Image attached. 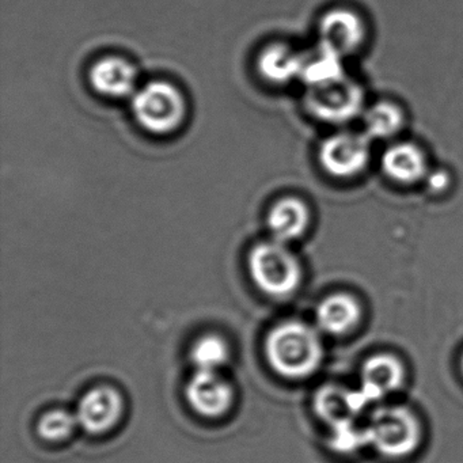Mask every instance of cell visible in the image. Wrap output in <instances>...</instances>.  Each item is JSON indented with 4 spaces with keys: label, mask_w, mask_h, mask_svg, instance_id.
<instances>
[{
    "label": "cell",
    "mask_w": 463,
    "mask_h": 463,
    "mask_svg": "<svg viewBox=\"0 0 463 463\" xmlns=\"http://www.w3.org/2000/svg\"><path fill=\"white\" fill-rule=\"evenodd\" d=\"M270 367L289 379L313 375L324 359L318 332L300 321H286L270 330L265 340Z\"/></svg>",
    "instance_id": "cell-1"
},
{
    "label": "cell",
    "mask_w": 463,
    "mask_h": 463,
    "mask_svg": "<svg viewBox=\"0 0 463 463\" xmlns=\"http://www.w3.org/2000/svg\"><path fill=\"white\" fill-rule=\"evenodd\" d=\"M249 270L256 286L273 298H287L302 283L299 260L280 241H262L249 253Z\"/></svg>",
    "instance_id": "cell-2"
},
{
    "label": "cell",
    "mask_w": 463,
    "mask_h": 463,
    "mask_svg": "<svg viewBox=\"0 0 463 463\" xmlns=\"http://www.w3.org/2000/svg\"><path fill=\"white\" fill-rule=\"evenodd\" d=\"M132 112L137 123L151 134L169 135L185 123L188 105L177 86L154 80L132 96Z\"/></svg>",
    "instance_id": "cell-3"
},
{
    "label": "cell",
    "mask_w": 463,
    "mask_h": 463,
    "mask_svg": "<svg viewBox=\"0 0 463 463\" xmlns=\"http://www.w3.org/2000/svg\"><path fill=\"white\" fill-rule=\"evenodd\" d=\"M421 436L419 420L403 406L379 409L365 430L367 443L389 458L408 457L421 443Z\"/></svg>",
    "instance_id": "cell-4"
},
{
    "label": "cell",
    "mask_w": 463,
    "mask_h": 463,
    "mask_svg": "<svg viewBox=\"0 0 463 463\" xmlns=\"http://www.w3.org/2000/svg\"><path fill=\"white\" fill-rule=\"evenodd\" d=\"M364 94L354 80H343L314 86L307 94V107L314 116L330 124H344L362 112Z\"/></svg>",
    "instance_id": "cell-5"
},
{
    "label": "cell",
    "mask_w": 463,
    "mask_h": 463,
    "mask_svg": "<svg viewBox=\"0 0 463 463\" xmlns=\"http://www.w3.org/2000/svg\"><path fill=\"white\" fill-rule=\"evenodd\" d=\"M370 159L367 135L341 132L325 140L319 150L322 166L335 177L348 178L359 175Z\"/></svg>",
    "instance_id": "cell-6"
},
{
    "label": "cell",
    "mask_w": 463,
    "mask_h": 463,
    "mask_svg": "<svg viewBox=\"0 0 463 463\" xmlns=\"http://www.w3.org/2000/svg\"><path fill=\"white\" fill-rule=\"evenodd\" d=\"M186 400L197 413L215 419L232 408L234 390L218 371L197 370L186 384Z\"/></svg>",
    "instance_id": "cell-7"
},
{
    "label": "cell",
    "mask_w": 463,
    "mask_h": 463,
    "mask_svg": "<svg viewBox=\"0 0 463 463\" xmlns=\"http://www.w3.org/2000/svg\"><path fill=\"white\" fill-rule=\"evenodd\" d=\"M124 400L118 390L99 386L86 392L78 405L77 419L80 427L93 435L113 430L120 421Z\"/></svg>",
    "instance_id": "cell-8"
},
{
    "label": "cell",
    "mask_w": 463,
    "mask_h": 463,
    "mask_svg": "<svg viewBox=\"0 0 463 463\" xmlns=\"http://www.w3.org/2000/svg\"><path fill=\"white\" fill-rule=\"evenodd\" d=\"M91 86L102 96L124 99L137 93V71L134 64L120 56H107L91 66Z\"/></svg>",
    "instance_id": "cell-9"
},
{
    "label": "cell",
    "mask_w": 463,
    "mask_h": 463,
    "mask_svg": "<svg viewBox=\"0 0 463 463\" xmlns=\"http://www.w3.org/2000/svg\"><path fill=\"white\" fill-rule=\"evenodd\" d=\"M321 45L329 48L341 58L354 52L364 40L362 20L349 10H332L322 18L319 25Z\"/></svg>",
    "instance_id": "cell-10"
},
{
    "label": "cell",
    "mask_w": 463,
    "mask_h": 463,
    "mask_svg": "<svg viewBox=\"0 0 463 463\" xmlns=\"http://www.w3.org/2000/svg\"><path fill=\"white\" fill-rule=\"evenodd\" d=\"M403 378V365L397 357L387 354H375L363 365L360 392L365 402L371 403L400 389Z\"/></svg>",
    "instance_id": "cell-11"
},
{
    "label": "cell",
    "mask_w": 463,
    "mask_h": 463,
    "mask_svg": "<svg viewBox=\"0 0 463 463\" xmlns=\"http://www.w3.org/2000/svg\"><path fill=\"white\" fill-rule=\"evenodd\" d=\"M310 223L307 205L297 197L279 200L268 213L267 224L273 240L291 242L305 234Z\"/></svg>",
    "instance_id": "cell-12"
},
{
    "label": "cell",
    "mask_w": 463,
    "mask_h": 463,
    "mask_svg": "<svg viewBox=\"0 0 463 463\" xmlns=\"http://www.w3.org/2000/svg\"><path fill=\"white\" fill-rule=\"evenodd\" d=\"M360 318L362 308L357 300L348 294L330 295L317 308L318 326L327 335H346L359 325Z\"/></svg>",
    "instance_id": "cell-13"
},
{
    "label": "cell",
    "mask_w": 463,
    "mask_h": 463,
    "mask_svg": "<svg viewBox=\"0 0 463 463\" xmlns=\"http://www.w3.org/2000/svg\"><path fill=\"white\" fill-rule=\"evenodd\" d=\"M359 392H346L335 386H325L317 392L316 411L333 427L349 424L351 417L364 408Z\"/></svg>",
    "instance_id": "cell-14"
},
{
    "label": "cell",
    "mask_w": 463,
    "mask_h": 463,
    "mask_svg": "<svg viewBox=\"0 0 463 463\" xmlns=\"http://www.w3.org/2000/svg\"><path fill=\"white\" fill-rule=\"evenodd\" d=\"M382 165L390 178L402 184L417 183L427 172L424 154L411 143L390 147L382 158Z\"/></svg>",
    "instance_id": "cell-15"
},
{
    "label": "cell",
    "mask_w": 463,
    "mask_h": 463,
    "mask_svg": "<svg viewBox=\"0 0 463 463\" xmlns=\"http://www.w3.org/2000/svg\"><path fill=\"white\" fill-rule=\"evenodd\" d=\"M303 66L305 58L287 45H269L260 53L259 71L273 83H286L300 77Z\"/></svg>",
    "instance_id": "cell-16"
},
{
    "label": "cell",
    "mask_w": 463,
    "mask_h": 463,
    "mask_svg": "<svg viewBox=\"0 0 463 463\" xmlns=\"http://www.w3.org/2000/svg\"><path fill=\"white\" fill-rule=\"evenodd\" d=\"M300 77L310 88L343 80L345 74H344L341 56L321 45L316 55L305 59V66Z\"/></svg>",
    "instance_id": "cell-17"
},
{
    "label": "cell",
    "mask_w": 463,
    "mask_h": 463,
    "mask_svg": "<svg viewBox=\"0 0 463 463\" xmlns=\"http://www.w3.org/2000/svg\"><path fill=\"white\" fill-rule=\"evenodd\" d=\"M364 124L368 137L389 139L402 128L403 115L397 105L381 102L368 110Z\"/></svg>",
    "instance_id": "cell-18"
},
{
    "label": "cell",
    "mask_w": 463,
    "mask_h": 463,
    "mask_svg": "<svg viewBox=\"0 0 463 463\" xmlns=\"http://www.w3.org/2000/svg\"><path fill=\"white\" fill-rule=\"evenodd\" d=\"M229 345L219 335H203L191 349V359L197 370L218 371L229 360Z\"/></svg>",
    "instance_id": "cell-19"
},
{
    "label": "cell",
    "mask_w": 463,
    "mask_h": 463,
    "mask_svg": "<svg viewBox=\"0 0 463 463\" xmlns=\"http://www.w3.org/2000/svg\"><path fill=\"white\" fill-rule=\"evenodd\" d=\"M77 424H80L77 416L64 409H55L43 414L37 424V432L45 440L61 441L74 433Z\"/></svg>",
    "instance_id": "cell-20"
},
{
    "label": "cell",
    "mask_w": 463,
    "mask_h": 463,
    "mask_svg": "<svg viewBox=\"0 0 463 463\" xmlns=\"http://www.w3.org/2000/svg\"><path fill=\"white\" fill-rule=\"evenodd\" d=\"M449 177L443 170H438V172L432 173L428 177V185L432 191L441 192L449 186Z\"/></svg>",
    "instance_id": "cell-21"
},
{
    "label": "cell",
    "mask_w": 463,
    "mask_h": 463,
    "mask_svg": "<svg viewBox=\"0 0 463 463\" xmlns=\"http://www.w3.org/2000/svg\"><path fill=\"white\" fill-rule=\"evenodd\" d=\"M460 370H462L463 373V356L462 359H460Z\"/></svg>",
    "instance_id": "cell-22"
}]
</instances>
